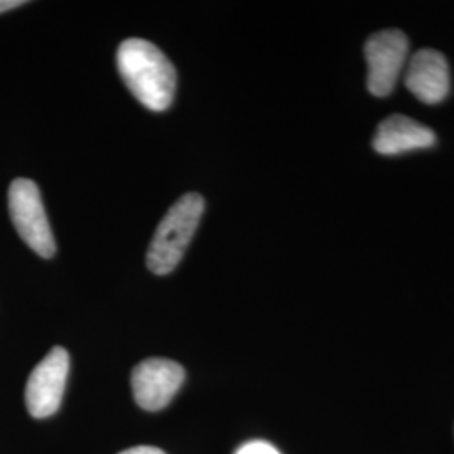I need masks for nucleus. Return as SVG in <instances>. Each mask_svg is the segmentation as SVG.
<instances>
[{
	"label": "nucleus",
	"instance_id": "obj_1",
	"mask_svg": "<svg viewBox=\"0 0 454 454\" xmlns=\"http://www.w3.org/2000/svg\"><path fill=\"white\" fill-rule=\"evenodd\" d=\"M118 71L145 108L165 112L176 95L177 73L160 49L145 39H129L116 52Z\"/></svg>",
	"mask_w": 454,
	"mask_h": 454
},
{
	"label": "nucleus",
	"instance_id": "obj_2",
	"mask_svg": "<svg viewBox=\"0 0 454 454\" xmlns=\"http://www.w3.org/2000/svg\"><path fill=\"white\" fill-rule=\"evenodd\" d=\"M206 202L202 195H182L167 211L157 227L146 253V266L155 275H168L179 264L185 249L194 238Z\"/></svg>",
	"mask_w": 454,
	"mask_h": 454
},
{
	"label": "nucleus",
	"instance_id": "obj_3",
	"mask_svg": "<svg viewBox=\"0 0 454 454\" xmlns=\"http://www.w3.org/2000/svg\"><path fill=\"white\" fill-rule=\"evenodd\" d=\"M9 212L19 236L41 258H52L56 241L41 192L33 180L16 179L9 187Z\"/></svg>",
	"mask_w": 454,
	"mask_h": 454
},
{
	"label": "nucleus",
	"instance_id": "obj_4",
	"mask_svg": "<svg viewBox=\"0 0 454 454\" xmlns=\"http://www.w3.org/2000/svg\"><path fill=\"white\" fill-rule=\"evenodd\" d=\"M407 51L409 41L401 31L389 29L369 37L365 43V59L369 66L367 88L373 97L384 98L392 93L406 65Z\"/></svg>",
	"mask_w": 454,
	"mask_h": 454
},
{
	"label": "nucleus",
	"instance_id": "obj_5",
	"mask_svg": "<svg viewBox=\"0 0 454 454\" xmlns=\"http://www.w3.org/2000/svg\"><path fill=\"white\" fill-rule=\"evenodd\" d=\"M69 373V354L63 347H54L27 379L26 406L35 419L52 416L63 401Z\"/></svg>",
	"mask_w": 454,
	"mask_h": 454
},
{
	"label": "nucleus",
	"instance_id": "obj_6",
	"mask_svg": "<svg viewBox=\"0 0 454 454\" xmlns=\"http://www.w3.org/2000/svg\"><path fill=\"white\" fill-rule=\"evenodd\" d=\"M185 380L184 367L168 358H146L131 372V389L137 404L157 412L168 406Z\"/></svg>",
	"mask_w": 454,
	"mask_h": 454
},
{
	"label": "nucleus",
	"instance_id": "obj_7",
	"mask_svg": "<svg viewBox=\"0 0 454 454\" xmlns=\"http://www.w3.org/2000/svg\"><path fill=\"white\" fill-rule=\"evenodd\" d=\"M404 82L407 90L422 103H441L451 88L446 58L434 49L418 51L409 61Z\"/></svg>",
	"mask_w": 454,
	"mask_h": 454
},
{
	"label": "nucleus",
	"instance_id": "obj_8",
	"mask_svg": "<svg viewBox=\"0 0 454 454\" xmlns=\"http://www.w3.org/2000/svg\"><path fill=\"white\" fill-rule=\"evenodd\" d=\"M436 144L434 131L404 114L386 118L373 137V150L380 155H401Z\"/></svg>",
	"mask_w": 454,
	"mask_h": 454
},
{
	"label": "nucleus",
	"instance_id": "obj_9",
	"mask_svg": "<svg viewBox=\"0 0 454 454\" xmlns=\"http://www.w3.org/2000/svg\"><path fill=\"white\" fill-rule=\"evenodd\" d=\"M236 454H281L273 444L266 441H249L243 444Z\"/></svg>",
	"mask_w": 454,
	"mask_h": 454
},
{
	"label": "nucleus",
	"instance_id": "obj_10",
	"mask_svg": "<svg viewBox=\"0 0 454 454\" xmlns=\"http://www.w3.org/2000/svg\"><path fill=\"white\" fill-rule=\"evenodd\" d=\"M120 454H165L162 450L159 448H153V446H137V448H130V450H125Z\"/></svg>",
	"mask_w": 454,
	"mask_h": 454
},
{
	"label": "nucleus",
	"instance_id": "obj_11",
	"mask_svg": "<svg viewBox=\"0 0 454 454\" xmlns=\"http://www.w3.org/2000/svg\"><path fill=\"white\" fill-rule=\"evenodd\" d=\"M24 4H26L24 0H0V14L7 12V11H12V9H17V7L24 5Z\"/></svg>",
	"mask_w": 454,
	"mask_h": 454
}]
</instances>
